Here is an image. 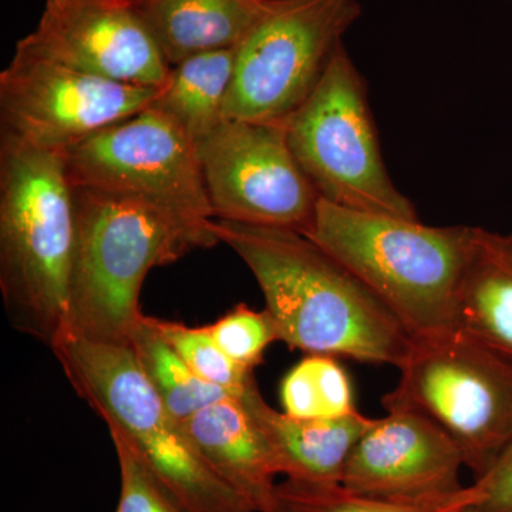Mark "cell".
Listing matches in <instances>:
<instances>
[{"mask_svg": "<svg viewBox=\"0 0 512 512\" xmlns=\"http://www.w3.org/2000/svg\"><path fill=\"white\" fill-rule=\"evenodd\" d=\"M264 293L279 342L308 355L400 369L414 348L384 303L311 238L285 228L212 221Z\"/></svg>", "mask_w": 512, "mask_h": 512, "instance_id": "obj_1", "label": "cell"}, {"mask_svg": "<svg viewBox=\"0 0 512 512\" xmlns=\"http://www.w3.org/2000/svg\"><path fill=\"white\" fill-rule=\"evenodd\" d=\"M76 204L66 161L2 134L0 289L13 328L52 348L66 330Z\"/></svg>", "mask_w": 512, "mask_h": 512, "instance_id": "obj_2", "label": "cell"}, {"mask_svg": "<svg viewBox=\"0 0 512 512\" xmlns=\"http://www.w3.org/2000/svg\"><path fill=\"white\" fill-rule=\"evenodd\" d=\"M73 192L76 241L62 338L128 345L148 272L217 244L133 195Z\"/></svg>", "mask_w": 512, "mask_h": 512, "instance_id": "obj_3", "label": "cell"}, {"mask_svg": "<svg viewBox=\"0 0 512 512\" xmlns=\"http://www.w3.org/2000/svg\"><path fill=\"white\" fill-rule=\"evenodd\" d=\"M471 228L348 210L320 198L306 237L329 252L399 320L414 343L460 332L458 292Z\"/></svg>", "mask_w": 512, "mask_h": 512, "instance_id": "obj_4", "label": "cell"}, {"mask_svg": "<svg viewBox=\"0 0 512 512\" xmlns=\"http://www.w3.org/2000/svg\"><path fill=\"white\" fill-rule=\"evenodd\" d=\"M74 392L188 512H256L195 448L148 382L130 345L60 338L52 346Z\"/></svg>", "mask_w": 512, "mask_h": 512, "instance_id": "obj_5", "label": "cell"}, {"mask_svg": "<svg viewBox=\"0 0 512 512\" xmlns=\"http://www.w3.org/2000/svg\"><path fill=\"white\" fill-rule=\"evenodd\" d=\"M285 127L293 156L322 200L419 221L413 202L387 173L366 82L345 43Z\"/></svg>", "mask_w": 512, "mask_h": 512, "instance_id": "obj_6", "label": "cell"}, {"mask_svg": "<svg viewBox=\"0 0 512 512\" xmlns=\"http://www.w3.org/2000/svg\"><path fill=\"white\" fill-rule=\"evenodd\" d=\"M384 409L426 417L456 444L464 467L484 476L512 443V359L463 332L414 343Z\"/></svg>", "mask_w": 512, "mask_h": 512, "instance_id": "obj_7", "label": "cell"}, {"mask_svg": "<svg viewBox=\"0 0 512 512\" xmlns=\"http://www.w3.org/2000/svg\"><path fill=\"white\" fill-rule=\"evenodd\" d=\"M362 13L359 0H271L235 49L225 119L285 123Z\"/></svg>", "mask_w": 512, "mask_h": 512, "instance_id": "obj_8", "label": "cell"}, {"mask_svg": "<svg viewBox=\"0 0 512 512\" xmlns=\"http://www.w3.org/2000/svg\"><path fill=\"white\" fill-rule=\"evenodd\" d=\"M73 187L119 192L147 201L218 244L212 232L197 144L164 114L141 111L63 153Z\"/></svg>", "mask_w": 512, "mask_h": 512, "instance_id": "obj_9", "label": "cell"}, {"mask_svg": "<svg viewBox=\"0 0 512 512\" xmlns=\"http://www.w3.org/2000/svg\"><path fill=\"white\" fill-rule=\"evenodd\" d=\"M197 154L218 220L311 229L320 197L293 156L285 123L224 119Z\"/></svg>", "mask_w": 512, "mask_h": 512, "instance_id": "obj_10", "label": "cell"}, {"mask_svg": "<svg viewBox=\"0 0 512 512\" xmlns=\"http://www.w3.org/2000/svg\"><path fill=\"white\" fill-rule=\"evenodd\" d=\"M160 92L110 82L16 49L0 73L2 134L64 153L148 109Z\"/></svg>", "mask_w": 512, "mask_h": 512, "instance_id": "obj_11", "label": "cell"}, {"mask_svg": "<svg viewBox=\"0 0 512 512\" xmlns=\"http://www.w3.org/2000/svg\"><path fill=\"white\" fill-rule=\"evenodd\" d=\"M16 49L128 86L163 89L171 70L136 5L124 0H46Z\"/></svg>", "mask_w": 512, "mask_h": 512, "instance_id": "obj_12", "label": "cell"}, {"mask_svg": "<svg viewBox=\"0 0 512 512\" xmlns=\"http://www.w3.org/2000/svg\"><path fill=\"white\" fill-rule=\"evenodd\" d=\"M463 467L460 450L436 424L407 410H389L357 440L342 485L390 503H427L463 491Z\"/></svg>", "mask_w": 512, "mask_h": 512, "instance_id": "obj_13", "label": "cell"}, {"mask_svg": "<svg viewBox=\"0 0 512 512\" xmlns=\"http://www.w3.org/2000/svg\"><path fill=\"white\" fill-rule=\"evenodd\" d=\"M242 402L265 437L278 476L316 484H342L357 440L375 419L356 412L338 419H296L269 406L254 384Z\"/></svg>", "mask_w": 512, "mask_h": 512, "instance_id": "obj_14", "label": "cell"}, {"mask_svg": "<svg viewBox=\"0 0 512 512\" xmlns=\"http://www.w3.org/2000/svg\"><path fill=\"white\" fill-rule=\"evenodd\" d=\"M202 457L256 512L274 490V458L241 397L228 396L181 423Z\"/></svg>", "mask_w": 512, "mask_h": 512, "instance_id": "obj_15", "label": "cell"}, {"mask_svg": "<svg viewBox=\"0 0 512 512\" xmlns=\"http://www.w3.org/2000/svg\"><path fill=\"white\" fill-rule=\"evenodd\" d=\"M134 5L174 66L200 53L237 49L271 0H140Z\"/></svg>", "mask_w": 512, "mask_h": 512, "instance_id": "obj_16", "label": "cell"}, {"mask_svg": "<svg viewBox=\"0 0 512 512\" xmlns=\"http://www.w3.org/2000/svg\"><path fill=\"white\" fill-rule=\"evenodd\" d=\"M458 329L512 359V232L471 228Z\"/></svg>", "mask_w": 512, "mask_h": 512, "instance_id": "obj_17", "label": "cell"}, {"mask_svg": "<svg viewBox=\"0 0 512 512\" xmlns=\"http://www.w3.org/2000/svg\"><path fill=\"white\" fill-rule=\"evenodd\" d=\"M234 64L235 50L200 53L174 64L151 109L177 124L195 144L200 143L225 119Z\"/></svg>", "mask_w": 512, "mask_h": 512, "instance_id": "obj_18", "label": "cell"}, {"mask_svg": "<svg viewBox=\"0 0 512 512\" xmlns=\"http://www.w3.org/2000/svg\"><path fill=\"white\" fill-rule=\"evenodd\" d=\"M128 345L168 413L180 423L204 407L232 396L195 375L144 313L131 330Z\"/></svg>", "mask_w": 512, "mask_h": 512, "instance_id": "obj_19", "label": "cell"}, {"mask_svg": "<svg viewBox=\"0 0 512 512\" xmlns=\"http://www.w3.org/2000/svg\"><path fill=\"white\" fill-rule=\"evenodd\" d=\"M481 500L476 484L443 500L390 503L353 493L342 484H316L285 478L276 483L262 512H448Z\"/></svg>", "mask_w": 512, "mask_h": 512, "instance_id": "obj_20", "label": "cell"}, {"mask_svg": "<svg viewBox=\"0 0 512 512\" xmlns=\"http://www.w3.org/2000/svg\"><path fill=\"white\" fill-rule=\"evenodd\" d=\"M284 412L296 419H338L359 412L352 383L336 357L309 355L281 384Z\"/></svg>", "mask_w": 512, "mask_h": 512, "instance_id": "obj_21", "label": "cell"}, {"mask_svg": "<svg viewBox=\"0 0 512 512\" xmlns=\"http://www.w3.org/2000/svg\"><path fill=\"white\" fill-rule=\"evenodd\" d=\"M150 320L168 345L205 382L215 384L235 397L244 396L256 383L254 370L239 365L225 355L212 338L208 326L192 328L184 323L153 316H150Z\"/></svg>", "mask_w": 512, "mask_h": 512, "instance_id": "obj_22", "label": "cell"}, {"mask_svg": "<svg viewBox=\"0 0 512 512\" xmlns=\"http://www.w3.org/2000/svg\"><path fill=\"white\" fill-rule=\"evenodd\" d=\"M208 329L225 355L251 370L262 365L265 350L279 342L271 313L266 309L254 311L245 303L235 306Z\"/></svg>", "mask_w": 512, "mask_h": 512, "instance_id": "obj_23", "label": "cell"}, {"mask_svg": "<svg viewBox=\"0 0 512 512\" xmlns=\"http://www.w3.org/2000/svg\"><path fill=\"white\" fill-rule=\"evenodd\" d=\"M120 467V498L116 512H188L177 497L119 436H111Z\"/></svg>", "mask_w": 512, "mask_h": 512, "instance_id": "obj_24", "label": "cell"}, {"mask_svg": "<svg viewBox=\"0 0 512 512\" xmlns=\"http://www.w3.org/2000/svg\"><path fill=\"white\" fill-rule=\"evenodd\" d=\"M474 484L481 491L477 505L483 512H512V443Z\"/></svg>", "mask_w": 512, "mask_h": 512, "instance_id": "obj_25", "label": "cell"}, {"mask_svg": "<svg viewBox=\"0 0 512 512\" xmlns=\"http://www.w3.org/2000/svg\"><path fill=\"white\" fill-rule=\"evenodd\" d=\"M453 512H483V510L478 507L477 501H474V503L463 505V507L457 508Z\"/></svg>", "mask_w": 512, "mask_h": 512, "instance_id": "obj_26", "label": "cell"}, {"mask_svg": "<svg viewBox=\"0 0 512 512\" xmlns=\"http://www.w3.org/2000/svg\"><path fill=\"white\" fill-rule=\"evenodd\" d=\"M124 2L137 3V2H140V0H124Z\"/></svg>", "mask_w": 512, "mask_h": 512, "instance_id": "obj_27", "label": "cell"}, {"mask_svg": "<svg viewBox=\"0 0 512 512\" xmlns=\"http://www.w3.org/2000/svg\"><path fill=\"white\" fill-rule=\"evenodd\" d=\"M461 507H463V505H461ZM456 510H457V508H456ZM453 511H454V510H453ZM453 511H448V512H453Z\"/></svg>", "mask_w": 512, "mask_h": 512, "instance_id": "obj_28", "label": "cell"}, {"mask_svg": "<svg viewBox=\"0 0 512 512\" xmlns=\"http://www.w3.org/2000/svg\"><path fill=\"white\" fill-rule=\"evenodd\" d=\"M508 2H512V0H508Z\"/></svg>", "mask_w": 512, "mask_h": 512, "instance_id": "obj_29", "label": "cell"}]
</instances>
